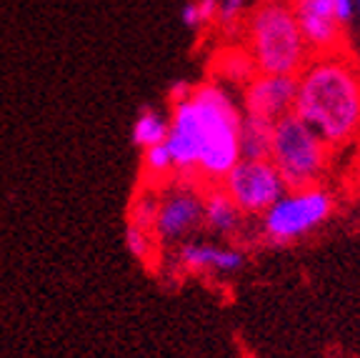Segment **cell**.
<instances>
[{
	"label": "cell",
	"mask_w": 360,
	"mask_h": 358,
	"mask_svg": "<svg viewBox=\"0 0 360 358\" xmlns=\"http://www.w3.org/2000/svg\"><path fill=\"white\" fill-rule=\"evenodd\" d=\"M292 113L330 148L348 146L360 138V66L345 48L310 56L298 73Z\"/></svg>",
	"instance_id": "1"
},
{
	"label": "cell",
	"mask_w": 360,
	"mask_h": 358,
	"mask_svg": "<svg viewBox=\"0 0 360 358\" xmlns=\"http://www.w3.org/2000/svg\"><path fill=\"white\" fill-rule=\"evenodd\" d=\"M193 103L200 118V166L198 178L205 185H220L228 171L243 158L240 125L243 106H238L223 80H205L193 90Z\"/></svg>",
	"instance_id": "2"
},
{
	"label": "cell",
	"mask_w": 360,
	"mask_h": 358,
	"mask_svg": "<svg viewBox=\"0 0 360 358\" xmlns=\"http://www.w3.org/2000/svg\"><path fill=\"white\" fill-rule=\"evenodd\" d=\"M245 51L258 73L298 75L310 61L288 0H260L245 20Z\"/></svg>",
	"instance_id": "3"
},
{
	"label": "cell",
	"mask_w": 360,
	"mask_h": 358,
	"mask_svg": "<svg viewBox=\"0 0 360 358\" xmlns=\"http://www.w3.org/2000/svg\"><path fill=\"white\" fill-rule=\"evenodd\" d=\"M333 148L295 113L278 118L273 125L270 161L288 188L318 185L328 173Z\"/></svg>",
	"instance_id": "4"
},
{
	"label": "cell",
	"mask_w": 360,
	"mask_h": 358,
	"mask_svg": "<svg viewBox=\"0 0 360 358\" xmlns=\"http://www.w3.org/2000/svg\"><path fill=\"white\" fill-rule=\"evenodd\" d=\"M335 198L323 185L288 188L268 211L260 216V238L270 246H292L308 238L333 216Z\"/></svg>",
	"instance_id": "5"
},
{
	"label": "cell",
	"mask_w": 360,
	"mask_h": 358,
	"mask_svg": "<svg viewBox=\"0 0 360 358\" xmlns=\"http://www.w3.org/2000/svg\"><path fill=\"white\" fill-rule=\"evenodd\" d=\"M220 188L233 198L245 218H260L288 185L270 158H240L220 180Z\"/></svg>",
	"instance_id": "6"
},
{
	"label": "cell",
	"mask_w": 360,
	"mask_h": 358,
	"mask_svg": "<svg viewBox=\"0 0 360 358\" xmlns=\"http://www.w3.org/2000/svg\"><path fill=\"white\" fill-rule=\"evenodd\" d=\"M202 228V190L195 183L173 180L158 190V208L153 218V235L163 246L191 241Z\"/></svg>",
	"instance_id": "7"
},
{
	"label": "cell",
	"mask_w": 360,
	"mask_h": 358,
	"mask_svg": "<svg viewBox=\"0 0 360 358\" xmlns=\"http://www.w3.org/2000/svg\"><path fill=\"white\" fill-rule=\"evenodd\" d=\"M165 146H168L170 156H173L175 178L200 185L198 166H200L202 138H200V118H198V108L193 103V98L170 106Z\"/></svg>",
	"instance_id": "8"
},
{
	"label": "cell",
	"mask_w": 360,
	"mask_h": 358,
	"mask_svg": "<svg viewBox=\"0 0 360 358\" xmlns=\"http://www.w3.org/2000/svg\"><path fill=\"white\" fill-rule=\"evenodd\" d=\"M295 95H298V75L255 73L243 85L240 106L248 116H258L276 123L278 118L292 113Z\"/></svg>",
	"instance_id": "9"
},
{
	"label": "cell",
	"mask_w": 360,
	"mask_h": 358,
	"mask_svg": "<svg viewBox=\"0 0 360 358\" xmlns=\"http://www.w3.org/2000/svg\"><path fill=\"white\" fill-rule=\"evenodd\" d=\"M310 56L345 48L343 25L335 20V0H288Z\"/></svg>",
	"instance_id": "10"
},
{
	"label": "cell",
	"mask_w": 360,
	"mask_h": 358,
	"mask_svg": "<svg viewBox=\"0 0 360 358\" xmlns=\"http://www.w3.org/2000/svg\"><path fill=\"white\" fill-rule=\"evenodd\" d=\"M175 268L186 273L231 276L245 266V253L233 246H218L213 241H183L173 251Z\"/></svg>",
	"instance_id": "11"
},
{
	"label": "cell",
	"mask_w": 360,
	"mask_h": 358,
	"mask_svg": "<svg viewBox=\"0 0 360 358\" xmlns=\"http://www.w3.org/2000/svg\"><path fill=\"white\" fill-rule=\"evenodd\" d=\"M243 221L245 216L220 185H208L202 190V228L220 238H236L243 230Z\"/></svg>",
	"instance_id": "12"
},
{
	"label": "cell",
	"mask_w": 360,
	"mask_h": 358,
	"mask_svg": "<svg viewBox=\"0 0 360 358\" xmlns=\"http://www.w3.org/2000/svg\"><path fill=\"white\" fill-rule=\"evenodd\" d=\"M273 121L243 113L240 125V153L243 158H270V143H273Z\"/></svg>",
	"instance_id": "13"
},
{
	"label": "cell",
	"mask_w": 360,
	"mask_h": 358,
	"mask_svg": "<svg viewBox=\"0 0 360 358\" xmlns=\"http://www.w3.org/2000/svg\"><path fill=\"white\" fill-rule=\"evenodd\" d=\"M165 138H168V116L155 108H143L133 123V146L146 151L158 143H165Z\"/></svg>",
	"instance_id": "14"
},
{
	"label": "cell",
	"mask_w": 360,
	"mask_h": 358,
	"mask_svg": "<svg viewBox=\"0 0 360 358\" xmlns=\"http://www.w3.org/2000/svg\"><path fill=\"white\" fill-rule=\"evenodd\" d=\"M175 175V166H173V156H170L168 146L165 143H158L143 151V178L153 185L165 183L168 178Z\"/></svg>",
	"instance_id": "15"
},
{
	"label": "cell",
	"mask_w": 360,
	"mask_h": 358,
	"mask_svg": "<svg viewBox=\"0 0 360 358\" xmlns=\"http://www.w3.org/2000/svg\"><path fill=\"white\" fill-rule=\"evenodd\" d=\"M255 73H258V70H255L253 61H250L245 48H233V51L220 56V66H218L220 80L225 78V80H231V83L245 85Z\"/></svg>",
	"instance_id": "16"
},
{
	"label": "cell",
	"mask_w": 360,
	"mask_h": 358,
	"mask_svg": "<svg viewBox=\"0 0 360 358\" xmlns=\"http://www.w3.org/2000/svg\"><path fill=\"white\" fill-rule=\"evenodd\" d=\"M125 246H128V251L133 253L141 264H150L153 258L158 256L160 243L155 241L153 230L141 228V226H135V223H128V228H125Z\"/></svg>",
	"instance_id": "17"
},
{
	"label": "cell",
	"mask_w": 360,
	"mask_h": 358,
	"mask_svg": "<svg viewBox=\"0 0 360 358\" xmlns=\"http://www.w3.org/2000/svg\"><path fill=\"white\" fill-rule=\"evenodd\" d=\"M243 11H245V0H220V16L218 20L225 28H233L240 20Z\"/></svg>",
	"instance_id": "18"
},
{
	"label": "cell",
	"mask_w": 360,
	"mask_h": 358,
	"mask_svg": "<svg viewBox=\"0 0 360 358\" xmlns=\"http://www.w3.org/2000/svg\"><path fill=\"white\" fill-rule=\"evenodd\" d=\"M198 18H200V25H210V23L218 20L220 16V3L218 0H198Z\"/></svg>",
	"instance_id": "19"
},
{
	"label": "cell",
	"mask_w": 360,
	"mask_h": 358,
	"mask_svg": "<svg viewBox=\"0 0 360 358\" xmlns=\"http://www.w3.org/2000/svg\"><path fill=\"white\" fill-rule=\"evenodd\" d=\"M193 90H195V85L186 83V80H178V83H173V88H170V93H168L170 106H175V103H183V101H191Z\"/></svg>",
	"instance_id": "20"
},
{
	"label": "cell",
	"mask_w": 360,
	"mask_h": 358,
	"mask_svg": "<svg viewBox=\"0 0 360 358\" xmlns=\"http://www.w3.org/2000/svg\"><path fill=\"white\" fill-rule=\"evenodd\" d=\"M355 13V0H335V20L340 25H348Z\"/></svg>",
	"instance_id": "21"
},
{
	"label": "cell",
	"mask_w": 360,
	"mask_h": 358,
	"mask_svg": "<svg viewBox=\"0 0 360 358\" xmlns=\"http://www.w3.org/2000/svg\"><path fill=\"white\" fill-rule=\"evenodd\" d=\"M183 23L188 28H200V18H198V6L191 3V6L183 8Z\"/></svg>",
	"instance_id": "22"
},
{
	"label": "cell",
	"mask_w": 360,
	"mask_h": 358,
	"mask_svg": "<svg viewBox=\"0 0 360 358\" xmlns=\"http://www.w3.org/2000/svg\"><path fill=\"white\" fill-rule=\"evenodd\" d=\"M355 11H360V0H355Z\"/></svg>",
	"instance_id": "23"
}]
</instances>
